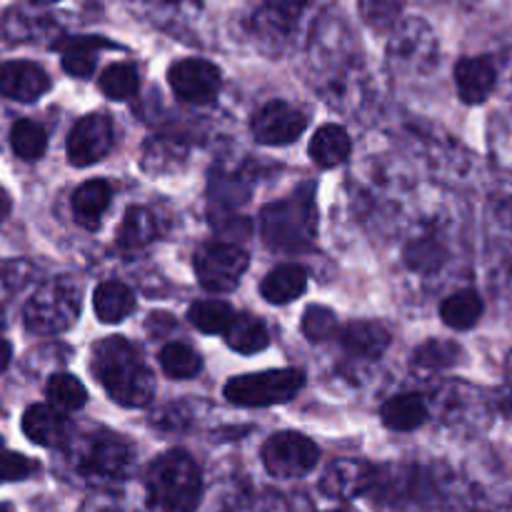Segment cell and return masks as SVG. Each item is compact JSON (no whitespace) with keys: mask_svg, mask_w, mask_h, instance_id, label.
<instances>
[{"mask_svg":"<svg viewBox=\"0 0 512 512\" xmlns=\"http://www.w3.org/2000/svg\"><path fill=\"white\" fill-rule=\"evenodd\" d=\"M93 370L110 398L125 408H143L155 395V378L125 338H105L93 350Z\"/></svg>","mask_w":512,"mask_h":512,"instance_id":"cell-1","label":"cell"},{"mask_svg":"<svg viewBox=\"0 0 512 512\" xmlns=\"http://www.w3.org/2000/svg\"><path fill=\"white\" fill-rule=\"evenodd\" d=\"M260 230L268 248L280 253H298L313 245L318 233V210L313 190L303 188L285 200L265 205L260 213Z\"/></svg>","mask_w":512,"mask_h":512,"instance_id":"cell-2","label":"cell"},{"mask_svg":"<svg viewBox=\"0 0 512 512\" xmlns=\"http://www.w3.org/2000/svg\"><path fill=\"white\" fill-rule=\"evenodd\" d=\"M148 493L165 512H195L203 495L200 468L185 450L160 455L148 470Z\"/></svg>","mask_w":512,"mask_h":512,"instance_id":"cell-3","label":"cell"},{"mask_svg":"<svg viewBox=\"0 0 512 512\" xmlns=\"http://www.w3.org/2000/svg\"><path fill=\"white\" fill-rule=\"evenodd\" d=\"M80 315V285L70 275L48 280L25 305V325L38 335H58Z\"/></svg>","mask_w":512,"mask_h":512,"instance_id":"cell-4","label":"cell"},{"mask_svg":"<svg viewBox=\"0 0 512 512\" xmlns=\"http://www.w3.org/2000/svg\"><path fill=\"white\" fill-rule=\"evenodd\" d=\"M303 385L305 375L300 370H268L233 378L225 385V398L240 408H268L293 400Z\"/></svg>","mask_w":512,"mask_h":512,"instance_id":"cell-5","label":"cell"},{"mask_svg":"<svg viewBox=\"0 0 512 512\" xmlns=\"http://www.w3.org/2000/svg\"><path fill=\"white\" fill-rule=\"evenodd\" d=\"M320 450L300 433H278L263 445V463L273 478H303L318 465Z\"/></svg>","mask_w":512,"mask_h":512,"instance_id":"cell-6","label":"cell"},{"mask_svg":"<svg viewBox=\"0 0 512 512\" xmlns=\"http://www.w3.org/2000/svg\"><path fill=\"white\" fill-rule=\"evenodd\" d=\"M248 255L240 248L228 243H215L200 250L195 255V273H198L200 285L210 293H228L238 288L240 278L248 270Z\"/></svg>","mask_w":512,"mask_h":512,"instance_id":"cell-7","label":"cell"},{"mask_svg":"<svg viewBox=\"0 0 512 512\" xmlns=\"http://www.w3.org/2000/svg\"><path fill=\"white\" fill-rule=\"evenodd\" d=\"M110 148H113V125L103 113L80 118L68 135V160L75 168L98 163L110 153Z\"/></svg>","mask_w":512,"mask_h":512,"instance_id":"cell-8","label":"cell"},{"mask_svg":"<svg viewBox=\"0 0 512 512\" xmlns=\"http://www.w3.org/2000/svg\"><path fill=\"white\" fill-rule=\"evenodd\" d=\"M168 80L173 93L185 103H210L220 93L223 75L213 63L200 58L178 60L168 70Z\"/></svg>","mask_w":512,"mask_h":512,"instance_id":"cell-9","label":"cell"},{"mask_svg":"<svg viewBox=\"0 0 512 512\" xmlns=\"http://www.w3.org/2000/svg\"><path fill=\"white\" fill-rule=\"evenodd\" d=\"M308 118L303 110L283 100H273L253 118V135L263 145H288L303 135Z\"/></svg>","mask_w":512,"mask_h":512,"instance_id":"cell-10","label":"cell"},{"mask_svg":"<svg viewBox=\"0 0 512 512\" xmlns=\"http://www.w3.org/2000/svg\"><path fill=\"white\" fill-rule=\"evenodd\" d=\"M133 468V448L120 435H98L83 455V473L95 478H125Z\"/></svg>","mask_w":512,"mask_h":512,"instance_id":"cell-11","label":"cell"},{"mask_svg":"<svg viewBox=\"0 0 512 512\" xmlns=\"http://www.w3.org/2000/svg\"><path fill=\"white\" fill-rule=\"evenodd\" d=\"M50 78L40 65L30 60H10L0 65V95L20 103H33L48 93Z\"/></svg>","mask_w":512,"mask_h":512,"instance_id":"cell-12","label":"cell"},{"mask_svg":"<svg viewBox=\"0 0 512 512\" xmlns=\"http://www.w3.org/2000/svg\"><path fill=\"white\" fill-rule=\"evenodd\" d=\"M495 83H498V70H495L493 60L485 55L463 58L455 65V85H458V95L463 98V103H485L488 95L493 93Z\"/></svg>","mask_w":512,"mask_h":512,"instance_id":"cell-13","label":"cell"},{"mask_svg":"<svg viewBox=\"0 0 512 512\" xmlns=\"http://www.w3.org/2000/svg\"><path fill=\"white\" fill-rule=\"evenodd\" d=\"M370 483H373V470L365 463H358V460H335L328 468V473L323 475L320 488L330 498L353 500L363 495L370 488Z\"/></svg>","mask_w":512,"mask_h":512,"instance_id":"cell-14","label":"cell"},{"mask_svg":"<svg viewBox=\"0 0 512 512\" xmlns=\"http://www.w3.org/2000/svg\"><path fill=\"white\" fill-rule=\"evenodd\" d=\"M23 433L43 448H58L68 440L70 420L53 405H33L23 415Z\"/></svg>","mask_w":512,"mask_h":512,"instance_id":"cell-15","label":"cell"},{"mask_svg":"<svg viewBox=\"0 0 512 512\" xmlns=\"http://www.w3.org/2000/svg\"><path fill=\"white\" fill-rule=\"evenodd\" d=\"M340 343L353 358H380L390 345V330L375 320H358L340 330Z\"/></svg>","mask_w":512,"mask_h":512,"instance_id":"cell-16","label":"cell"},{"mask_svg":"<svg viewBox=\"0 0 512 512\" xmlns=\"http://www.w3.org/2000/svg\"><path fill=\"white\" fill-rule=\"evenodd\" d=\"M308 288V273L300 265H280L260 283V295L273 305L293 303Z\"/></svg>","mask_w":512,"mask_h":512,"instance_id":"cell-17","label":"cell"},{"mask_svg":"<svg viewBox=\"0 0 512 512\" xmlns=\"http://www.w3.org/2000/svg\"><path fill=\"white\" fill-rule=\"evenodd\" d=\"M110 185L105 180H88L80 185L73 195V215L83 228L95 230L100 223V215L110 205Z\"/></svg>","mask_w":512,"mask_h":512,"instance_id":"cell-18","label":"cell"},{"mask_svg":"<svg viewBox=\"0 0 512 512\" xmlns=\"http://www.w3.org/2000/svg\"><path fill=\"white\" fill-rule=\"evenodd\" d=\"M93 308L100 323H120V320H125L133 313L135 295L128 285L110 280V283L98 285L93 295Z\"/></svg>","mask_w":512,"mask_h":512,"instance_id":"cell-19","label":"cell"},{"mask_svg":"<svg viewBox=\"0 0 512 512\" xmlns=\"http://www.w3.org/2000/svg\"><path fill=\"white\" fill-rule=\"evenodd\" d=\"M350 155V138L348 130L340 125H323L310 140V158L318 163L320 168H335V165L345 163Z\"/></svg>","mask_w":512,"mask_h":512,"instance_id":"cell-20","label":"cell"},{"mask_svg":"<svg viewBox=\"0 0 512 512\" xmlns=\"http://www.w3.org/2000/svg\"><path fill=\"white\" fill-rule=\"evenodd\" d=\"M100 48H110L108 40L93 38V35L65 40V43L60 45V50H63L65 73L75 75V78H88V75H93Z\"/></svg>","mask_w":512,"mask_h":512,"instance_id":"cell-21","label":"cell"},{"mask_svg":"<svg viewBox=\"0 0 512 512\" xmlns=\"http://www.w3.org/2000/svg\"><path fill=\"white\" fill-rule=\"evenodd\" d=\"M225 340H228V345L235 350V353H243V355L260 353V350L268 348L270 343L265 325L248 313L233 315L230 325L225 328Z\"/></svg>","mask_w":512,"mask_h":512,"instance_id":"cell-22","label":"cell"},{"mask_svg":"<svg viewBox=\"0 0 512 512\" xmlns=\"http://www.w3.org/2000/svg\"><path fill=\"white\" fill-rule=\"evenodd\" d=\"M380 418H383L385 428L398 430V433H410V430L420 428L428 418V410H425L423 400L418 395H398V398L388 400L380 410Z\"/></svg>","mask_w":512,"mask_h":512,"instance_id":"cell-23","label":"cell"},{"mask_svg":"<svg viewBox=\"0 0 512 512\" xmlns=\"http://www.w3.org/2000/svg\"><path fill=\"white\" fill-rule=\"evenodd\" d=\"M155 218L145 208H130L125 213L123 225H120L118 233V245L125 253H133V250H143L145 245H150L155 240Z\"/></svg>","mask_w":512,"mask_h":512,"instance_id":"cell-24","label":"cell"},{"mask_svg":"<svg viewBox=\"0 0 512 512\" xmlns=\"http://www.w3.org/2000/svg\"><path fill=\"white\" fill-rule=\"evenodd\" d=\"M440 315H443L445 325H450V328L468 330L483 315V300H480V295L475 290H460V293L450 295L445 300L443 308H440Z\"/></svg>","mask_w":512,"mask_h":512,"instance_id":"cell-25","label":"cell"},{"mask_svg":"<svg viewBox=\"0 0 512 512\" xmlns=\"http://www.w3.org/2000/svg\"><path fill=\"white\" fill-rule=\"evenodd\" d=\"M45 395H48V403L53 405L55 410H60V413H63V410L83 408L85 400H88L85 385L68 373L53 375V378L48 380V385H45Z\"/></svg>","mask_w":512,"mask_h":512,"instance_id":"cell-26","label":"cell"},{"mask_svg":"<svg viewBox=\"0 0 512 512\" xmlns=\"http://www.w3.org/2000/svg\"><path fill=\"white\" fill-rule=\"evenodd\" d=\"M233 315V308H230L228 303H223V300H200V303L190 305L188 310L190 323H193L200 333L208 335L225 333V328L230 325Z\"/></svg>","mask_w":512,"mask_h":512,"instance_id":"cell-27","label":"cell"},{"mask_svg":"<svg viewBox=\"0 0 512 512\" xmlns=\"http://www.w3.org/2000/svg\"><path fill=\"white\" fill-rule=\"evenodd\" d=\"M160 368H163L165 375H170V378L188 380L200 373L203 363H200V355L195 353L193 348H188V345L183 343H170L165 345L163 353H160Z\"/></svg>","mask_w":512,"mask_h":512,"instance_id":"cell-28","label":"cell"},{"mask_svg":"<svg viewBox=\"0 0 512 512\" xmlns=\"http://www.w3.org/2000/svg\"><path fill=\"white\" fill-rule=\"evenodd\" d=\"M138 70L128 63H115L103 70L100 75V90L108 95L110 100H128L138 93Z\"/></svg>","mask_w":512,"mask_h":512,"instance_id":"cell-29","label":"cell"},{"mask_svg":"<svg viewBox=\"0 0 512 512\" xmlns=\"http://www.w3.org/2000/svg\"><path fill=\"white\" fill-rule=\"evenodd\" d=\"M10 145H13L15 155L23 160H38L45 153L48 145V135L33 120H18L10 130Z\"/></svg>","mask_w":512,"mask_h":512,"instance_id":"cell-30","label":"cell"},{"mask_svg":"<svg viewBox=\"0 0 512 512\" xmlns=\"http://www.w3.org/2000/svg\"><path fill=\"white\" fill-rule=\"evenodd\" d=\"M308 5L310 0H265L260 23L268 25L275 33H288Z\"/></svg>","mask_w":512,"mask_h":512,"instance_id":"cell-31","label":"cell"},{"mask_svg":"<svg viewBox=\"0 0 512 512\" xmlns=\"http://www.w3.org/2000/svg\"><path fill=\"white\" fill-rule=\"evenodd\" d=\"M463 350L460 345L450 343V340H428V343L420 345L415 350V365L428 370H443V368H453L455 363L460 360Z\"/></svg>","mask_w":512,"mask_h":512,"instance_id":"cell-32","label":"cell"},{"mask_svg":"<svg viewBox=\"0 0 512 512\" xmlns=\"http://www.w3.org/2000/svg\"><path fill=\"white\" fill-rule=\"evenodd\" d=\"M338 315L330 308H323V305H313V308L305 310L303 315V333L305 338L313 340V343H323V340H330L338 335Z\"/></svg>","mask_w":512,"mask_h":512,"instance_id":"cell-33","label":"cell"},{"mask_svg":"<svg viewBox=\"0 0 512 512\" xmlns=\"http://www.w3.org/2000/svg\"><path fill=\"white\" fill-rule=\"evenodd\" d=\"M358 3H360V13H363L365 23L383 30V28H390V25L398 20L405 0H358Z\"/></svg>","mask_w":512,"mask_h":512,"instance_id":"cell-34","label":"cell"},{"mask_svg":"<svg viewBox=\"0 0 512 512\" xmlns=\"http://www.w3.org/2000/svg\"><path fill=\"white\" fill-rule=\"evenodd\" d=\"M445 260V253L430 240H423V243L410 245L408 253H405V263L413 270H423V273H430V270L440 268Z\"/></svg>","mask_w":512,"mask_h":512,"instance_id":"cell-35","label":"cell"},{"mask_svg":"<svg viewBox=\"0 0 512 512\" xmlns=\"http://www.w3.org/2000/svg\"><path fill=\"white\" fill-rule=\"evenodd\" d=\"M38 465L30 458L18 453H5L0 455V483H13V480H25L33 475Z\"/></svg>","mask_w":512,"mask_h":512,"instance_id":"cell-36","label":"cell"},{"mask_svg":"<svg viewBox=\"0 0 512 512\" xmlns=\"http://www.w3.org/2000/svg\"><path fill=\"white\" fill-rule=\"evenodd\" d=\"M498 405L508 418H512V388H505L498 393Z\"/></svg>","mask_w":512,"mask_h":512,"instance_id":"cell-37","label":"cell"},{"mask_svg":"<svg viewBox=\"0 0 512 512\" xmlns=\"http://www.w3.org/2000/svg\"><path fill=\"white\" fill-rule=\"evenodd\" d=\"M10 358H13V348H10V343L0 340V373H3V370L8 368Z\"/></svg>","mask_w":512,"mask_h":512,"instance_id":"cell-38","label":"cell"},{"mask_svg":"<svg viewBox=\"0 0 512 512\" xmlns=\"http://www.w3.org/2000/svg\"><path fill=\"white\" fill-rule=\"evenodd\" d=\"M8 213H10V198H8V193L3 190V185H0V223H3L5 215Z\"/></svg>","mask_w":512,"mask_h":512,"instance_id":"cell-39","label":"cell"},{"mask_svg":"<svg viewBox=\"0 0 512 512\" xmlns=\"http://www.w3.org/2000/svg\"><path fill=\"white\" fill-rule=\"evenodd\" d=\"M503 220H505V223H508V225H512V198L508 200V203L503 205Z\"/></svg>","mask_w":512,"mask_h":512,"instance_id":"cell-40","label":"cell"},{"mask_svg":"<svg viewBox=\"0 0 512 512\" xmlns=\"http://www.w3.org/2000/svg\"><path fill=\"white\" fill-rule=\"evenodd\" d=\"M33 3H55V0H33Z\"/></svg>","mask_w":512,"mask_h":512,"instance_id":"cell-41","label":"cell"},{"mask_svg":"<svg viewBox=\"0 0 512 512\" xmlns=\"http://www.w3.org/2000/svg\"><path fill=\"white\" fill-rule=\"evenodd\" d=\"M0 512H10L8 508H5V505H0Z\"/></svg>","mask_w":512,"mask_h":512,"instance_id":"cell-42","label":"cell"},{"mask_svg":"<svg viewBox=\"0 0 512 512\" xmlns=\"http://www.w3.org/2000/svg\"><path fill=\"white\" fill-rule=\"evenodd\" d=\"M0 448H3V440H0Z\"/></svg>","mask_w":512,"mask_h":512,"instance_id":"cell-43","label":"cell"},{"mask_svg":"<svg viewBox=\"0 0 512 512\" xmlns=\"http://www.w3.org/2000/svg\"><path fill=\"white\" fill-rule=\"evenodd\" d=\"M333 512H343V510H333Z\"/></svg>","mask_w":512,"mask_h":512,"instance_id":"cell-44","label":"cell"}]
</instances>
